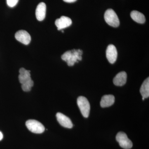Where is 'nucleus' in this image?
<instances>
[{
	"label": "nucleus",
	"instance_id": "1",
	"mask_svg": "<svg viewBox=\"0 0 149 149\" xmlns=\"http://www.w3.org/2000/svg\"><path fill=\"white\" fill-rule=\"evenodd\" d=\"M19 80L21 84L22 90L24 92H29L34 85V82L31 78L30 71L22 68L19 69Z\"/></svg>",
	"mask_w": 149,
	"mask_h": 149
},
{
	"label": "nucleus",
	"instance_id": "2",
	"mask_svg": "<svg viewBox=\"0 0 149 149\" xmlns=\"http://www.w3.org/2000/svg\"><path fill=\"white\" fill-rule=\"evenodd\" d=\"M83 51L80 49H72L67 51L61 56L63 60L66 61L69 66H73L78 61L82 60Z\"/></svg>",
	"mask_w": 149,
	"mask_h": 149
},
{
	"label": "nucleus",
	"instance_id": "3",
	"mask_svg": "<svg viewBox=\"0 0 149 149\" xmlns=\"http://www.w3.org/2000/svg\"><path fill=\"white\" fill-rule=\"evenodd\" d=\"M106 22L111 27H117L119 26L120 21L117 14L113 10L109 9L106 11L104 15Z\"/></svg>",
	"mask_w": 149,
	"mask_h": 149
},
{
	"label": "nucleus",
	"instance_id": "4",
	"mask_svg": "<svg viewBox=\"0 0 149 149\" xmlns=\"http://www.w3.org/2000/svg\"><path fill=\"white\" fill-rule=\"evenodd\" d=\"M77 104L83 116L85 118L88 117L91 105L87 99L83 96H80L77 98Z\"/></svg>",
	"mask_w": 149,
	"mask_h": 149
},
{
	"label": "nucleus",
	"instance_id": "5",
	"mask_svg": "<svg viewBox=\"0 0 149 149\" xmlns=\"http://www.w3.org/2000/svg\"><path fill=\"white\" fill-rule=\"evenodd\" d=\"M26 125L29 131L33 133L40 134L43 133L45 130L43 124L37 120L30 119L27 120Z\"/></svg>",
	"mask_w": 149,
	"mask_h": 149
},
{
	"label": "nucleus",
	"instance_id": "6",
	"mask_svg": "<svg viewBox=\"0 0 149 149\" xmlns=\"http://www.w3.org/2000/svg\"><path fill=\"white\" fill-rule=\"evenodd\" d=\"M116 140L123 148L130 149L133 147L132 141L128 139L127 135L124 132H120L118 133L116 136Z\"/></svg>",
	"mask_w": 149,
	"mask_h": 149
},
{
	"label": "nucleus",
	"instance_id": "7",
	"mask_svg": "<svg viewBox=\"0 0 149 149\" xmlns=\"http://www.w3.org/2000/svg\"><path fill=\"white\" fill-rule=\"evenodd\" d=\"M15 38L19 42L25 45H29L31 40L30 35L27 31L24 30H19L16 32Z\"/></svg>",
	"mask_w": 149,
	"mask_h": 149
},
{
	"label": "nucleus",
	"instance_id": "8",
	"mask_svg": "<svg viewBox=\"0 0 149 149\" xmlns=\"http://www.w3.org/2000/svg\"><path fill=\"white\" fill-rule=\"evenodd\" d=\"M118 52L116 48L113 45L108 46L106 50V56L110 63L113 64L117 59Z\"/></svg>",
	"mask_w": 149,
	"mask_h": 149
},
{
	"label": "nucleus",
	"instance_id": "9",
	"mask_svg": "<svg viewBox=\"0 0 149 149\" xmlns=\"http://www.w3.org/2000/svg\"><path fill=\"white\" fill-rule=\"evenodd\" d=\"M71 19L67 17L62 16L60 18L56 19L55 24L58 30H60L69 27L72 24Z\"/></svg>",
	"mask_w": 149,
	"mask_h": 149
},
{
	"label": "nucleus",
	"instance_id": "10",
	"mask_svg": "<svg viewBox=\"0 0 149 149\" xmlns=\"http://www.w3.org/2000/svg\"><path fill=\"white\" fill-rule=\"evenodd\" d=\"M57 119L61 125L65 128H71L73 126L72 121L69 118L61 113H57L56 115Z\"/></svg>",
	"mask_w": 149,
	"mask_h": 149
},
{
	"label": "nucleus",
	"instance_id": "11",
	"mask_svg": "<svg viewBox=\"0 0 149 149\" xmlns=\"http://www.w3.org/2000/svg\"><path fill=\"white\" fill-rule=\"evenodd\" d=\"M35 14L36 18L39 21H42L45 19L46 14V5L45 3L41 2L38 4Z\"/></svg>",
	"mask_w": 149,
	"mask_h": 149
},
{
	"label": "nucleus",
	"instance_id": "12",
	"mask_svg": "<svg viewBox=\"0 0 149 149\" xmlns=\"http://www.w3.org/2000/svg\"><path fill=\"white\" fill-rule=\"evenodd\" d=\"M127 78V75L126 72L122 71L116 74L113 79V83L116 86H123L126 83Z\"/></svg>",
	"mask_w": 149,
	"mask_h": 149
},
{
	"label": "nucleus",
	"instance_id": "13",
	"mask_svg": "<svg viewBox=\"0 0 149 149\" xmlns=\"http://www.w3.org/2000/svg\"><path fill=\"white\" fill-rule=\"evenodd\" d=\"M115 102L114 96L113 95H105L103 96L100 102L102 107L105 108L112 105Z\"/></svg>",
	"mask_w": 149,
	"mask_h": 149
},
{
	"label": "nucleus",
	"instance_id": "14",
	"mask_svg": "<svg viewBox=\"0 0 149 149\" xmlns=\"http://www.w3.org/2000/svg\"><path fill=\"white\" fill-rule=\"evenodd\" d=\"M130 17L134 21L137 23L143 24L146 22L145 15L143 13L136 10H133L130 13Z\"/></svg>",
	"mask_w": 149,
	"mask_h": 149
},
{
	"label": "nucleus",
	"instance_id": "15",
	"mask_svg": "<svg viewBox=\"0 0 149 149\" xmlns=\"http://www.w3.org/2000/svg\"><path fill=\"white\" fill-rule=\"evenodd\" d=\"M140 93L142 97L147 98L149 96V78H147L144 81L140 89Z\"/></svg>",
	"mask_w": 149,
	"mask_h": 149
},
{
	"label": "nucleus",
	"instance_id": "16",
	"mask_svg": "<svg viewBox=\"0 0 149 149\" xmlns=\"http://www.w3.org/2000/svg\"><path fill=\"white\" fill-rule=\"evenodd\" d=\"M19 0H6L7 4L9 7H14L17 4Z\"/></svg>",
	"mask_w": 149,
	"mask_h": 149
},
{
	"label": "nucleus",
	"instance_id": "17",
	"mask_svg": "<svg viewBox=\"0 0 149 149\" xmlns=\"http://www.w3.org/2000/svg\"><path fill=\"white\" fill-rule=\"evenodd\" d=\"M64 2L66 3H71L74 2L76 1L77 0H63Z\"/></svg>",
	"mask_w": 149,
	"mask_h": 149
},
{
	"label": "nucleus",
	"instance_id": "18",
	"mask_svg": "<svg viewBox=\"0 0 149 149\" xmlns=\"http://www.w3.org/2000/svg\"><path fill=\"white\" fill-rule=\"evenodd\" d=\"M3 133H2L0 131V141H1L3 139Z\"/></svg>",
	"mask_w": 149,
	"mask_h": 149
},
{
	"label": "nucleus",
	"instance_id": "19",
	"mask_svg": "<svg viewBox=\"0 0 149 149\" xmlns=\"http://www.w3.org/2000/svg\"><path fill=\"white\" fill-rule=\"evenodd\" d=\"M145 98H144V97H143V100H145Z\"/></svg>",
	"mask_w": 149,
	"mask_h": 149
}]
</instances>
